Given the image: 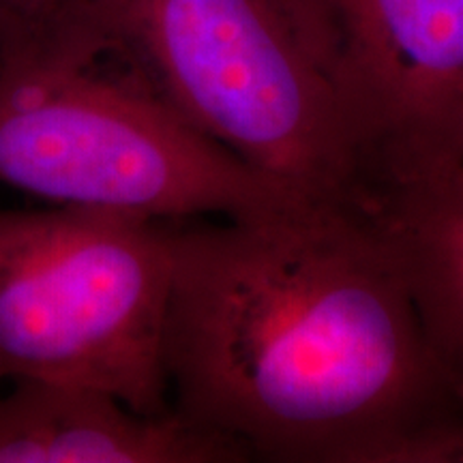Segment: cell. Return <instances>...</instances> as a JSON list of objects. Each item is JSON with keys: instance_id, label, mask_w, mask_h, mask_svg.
I'll return each instance as SVG.
<instances>
[{"instance_id": "8992f818", "label": "cell", "mask_w": 463, "mask_h": 463, "mask_svg": "<svg viewBox=\"0 0 463 463\" xmlns=\"http://www.w3.org/2000/svg\"><path fill=\"white\" fill-rule=\"evenodd\" d=\"M356 200L395 249L431 354L463 403V161L444 148L384 155Z\"/></svg>"}, {"instance_id": "6da1fadb", "label": "cell", "mask_w": 463, "mask_h": 463, "mask_svg": "<svg viewBox=\"0 0 463 463\" xmlns=\"http://www.w3.org/2000/svg\"><path fill=\"white\" fill-rule=\"evenodd\" d=\"M172 408L253 461L416 463L463 416L395 249L358 200L172 222Z\"/></svg>"}, {"instance_id": "ba28073f", "label": "cell", "mask_w": 463, "mask_h": 463, "mask_svg": "<svg viewBox=\"0 0 463 463\" xmlns=\"http://www.w3.org/2000/svg\"><path fill=\"white\" fill-rule=\"evenodd\" d=\"M82 0H0V58L42 42Z\"/></svg>"}, {"instance_id": "5b68a950", "label": "cell", "mask_w": 463, "mask_h": 463, "mask_svg": "<svg viewBox=\"0 0 463 463\" xmlns=\"http://www.w3.org/2000/svg\"><path fill=\"white\" fill-rule=\"evenodd\" d=\"M373 159L449 148L463 118V0H316Z\"/></svg>"}, {"instance_id": "3957f363", "label": "cell", "mask_w": 463, "mask_h": 463, "mask_svg": "<svg viewBox=\"0 0 463 463\" xmlns=\"http://www.w3.org/2000/svg\"><path fill=\"white\" fill-rule=\"evenodd\" d=\"M0 184L159 222H242L311 198L184 123L82 15L0 58Z\"/></svg>"}, {"instance_id": "7a4b0ae2", "label": "cell", "mask_w": 463, "mask_h": 463, "mask_svg": "<svg viewBox=\"0 0 463 463\" xmlns=\"http://www.w3.org/2000/svg\"><path fill=\"white\" fill-rule=\"evenodd\" d=\"M184 123L311 198L356 200L367 146L316 0H84Z\"/></svg>"}, {"instance_id": "277c9868", "label": "cell", "mask_w": 463, "mask_h": 463, "mask_svg": "<svg viewBox=\"0 0 463 463\" xmlns=\"http://www.w3.org/2000/svg\"><path fill=\"white\" fill-rule=\"evenodd\" d=\"M172 277V222L0 208V386L69 382L167 414Z\"/></svg>"}, {"instance_id": "52a82bcc", "label": "cell", "mask_w": 463, "mask_h": 463, "mask_svg": "<svg viewBox=\"0 0 463 463\" xmlns=\"http://www.w3.org/2000/svg\"><path fill=\"white\" fill-rule=\"evenodd\" d=\"M249 450L170 410L148 416L101 389L22 380L0 395V463H239Z\"/></svg>"}, {"instance_id": "9c48e42d", "label": "cell", "mask_w": 463, "mask_h": 463, "mask_svg": "<svg viewBox=\"0 0 463 463\" xmlns=\"http://www.w3.org/2000/svg\"><path fill=\"white\" fill-rule=\"evenodd\" d=\"M444 150H450V153H455L457 157L463 161V118H461V123H459V129H457V133H455L453 144H450V146L444 148Z\"/></svg>"}]
</instances>
